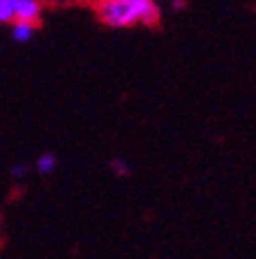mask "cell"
Masks as SVG:
<instances>
[{"instance_id":"8992f818","label":"cell","mask_w":256,"mask_h":259,"mask_svg":"<svg viewBox=\"0 0 256 259\" xmlns=\"http://www.w3.org/2000/svg\"><path fill=\"white\" fill-rule=\"evenodd\" d=\"M185 7H187V0H173V10H176V12L185 10Z\"/></svg>"},{"instance_id":"3957f363","label":"cell","mask_w":256,"mask_h":259,"mask_svg":"<svg viewBox=\"0 0 256 259\" xmlns=\"http://www.w3.org/2000/svg\"><path fill=\"white\" fill-rule=\"evenodd\" d=\"M35 32H37V23L35 21H12L10 23V35L14 42H30Z\"/></svg>"},{"instance_id":"7a4b0ae2","label":"cell","mask_w":256,"mask_h":259,"mask_svg":"<svg viewBox=\"0 0 256 259\" xmlns=\"http://www.w3.org/2000/svg\"><path fill=\"white\" fill-rule=\"evenodd\" d=\"M14 5V21H35L42 19L44 3L42 0H12Z\"/></svg>"},{"instance_id":"6da1fadb","label":"cell","mask_w":256,"mask_h":259,"mask_svg":"<svg viewBox=\"0 0 256 259\" xmlns=\"http://www.w3.org/2000/svg\"><path fill=\"white\" fill-rule=\"evenodd\" d=\"M95 14L109 28L150 26L160 19L157 0H99Z\"/></svg>"},{"instance_id":"5b68a950","label":"cell","mask_w":256,"mask_h":259,"mask_svg":"<svg viewBox=\"0 0 256 259\" xmlns=\"http://www.w3.org/2000/svg\"><path fill=\"white\" fill-rule=\"evenodd\" d=\"M37 167H39V171H51V169L56 167V155H51V153H44V155H39Z\"/></svg>"},{"instance_id":"277c9868","label":"cell","mask_w":256,"mask_h":259,"mask_svg":"<svg viewBox=\"0 0 256 259\" xmlns=\"http://www.w3.org/2000/svg\"><path fill=\"white\" fill-rule=\"evenodd\" d=\"M14 21V5L12 0H0V26H10Z\"/></svg>"},{"instance_id":"52a82bcc","label":"cell","mask_w":256,"mask_h":259,"mask_svg":"<svg viewBox=\"0 0 256 259\" xmlns=\"http://www.w3.org/2000/svg\"><path fill=\"white\" fill-rule=\"evenodd\" d=\"M116 171L118 174H125V164H123V162H116Z\"/></svg>"}]
</instances>
